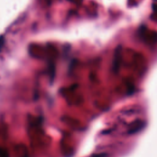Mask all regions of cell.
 Listing matches in <instances>:
<instances>
[{"instance_id":"1","label":"cell","mask_w":157,"mask_h":157,"mask_svg":"<svg viewBox=\"0 0 157 157\" xmlns=\"http://www.w3.org/2000/svg\"><path fill=\"white\" fill-rule=\"evenodd\" d=\"M121 47L120 45L117 46L114 53V58L113 61V71L117 72L119 71L121 63Z\"/></svg>"},{"instance_id":"2","label":"cell","mask_w":157,"mask_h":157,"mask_svg":"<svg viewBox=\"0 0 157 157\" xmlns=\"http://www.w3.org/2000/svg\"><path fill=\"white\" fill-rule=\"evenodd\" d=\"M144 126V122L141 120H136L132 122L129 125L128 132L129 134H134L139 131Z\"/></svg>"},{"instance_id":"3","label":"cell","mask_w":157,"mask_h":157,"mask_svg":"<svg viewBox=\"0 0 157 157\" xmlns=\"http://www.w3.org/2000/svg\"><path fill=\"white\" fill-rule=\"evenodd\" d=\"M0 157H9L7 151L6 149L0 148Z\"/></svg>"},{"instance_id":"4","label":"cell","mask_w":157,"mask_h":157,"mask_svg":"<svg viewBox=\"0 0 157 157\" xmlns=\"http://www.w3.org/2000/svg\"><path fill=\"white\" fill-rule=\"evenodd\" d=\"M107 154L104 153H96L92 155L91 157H106Z\"/></svg>"}]
</instances>
